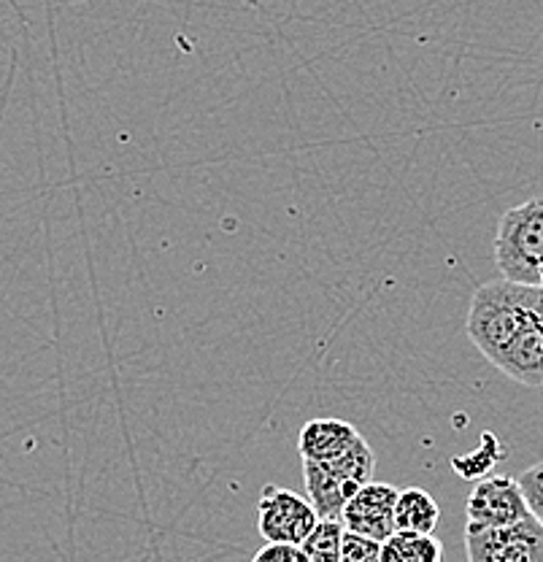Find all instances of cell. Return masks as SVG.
Instances as JSON below:
<instances>
[{
    "label": "cell",
    "mask_w": 543,
    "mask_h": 562,
    "mask_svg": "<svg viewBox=\"0 0 543 562\" xmlns=\"http://www.w3.org/2000/svg\"><path fill=\"white\" fill-rule=\"evenodd\" d=\"M465 330L500 373L522 386H543V286L487 281L473 295Z\"/></svg>",
    "instance_id": "obj_1"
},
{
    "label": "cell",
    "mask_w": 543,
    "mask_h": 562,
    "mask_svg": "<svg viewBox=\"0 0 543 562\" xmlns=\"http://www.w3.org/2000/svg\"><path fill=\"white\" fill-rule=\"evenodd\" d=\"M495 266L508 281L543 286V198L508 209L500 216Z\"/></svg>",
    "instance_id": "obj_2"
},
{
    "label": "cell",
    "mask_w": 543,
    "mask_h": 562,
    "mask_svg": "<svg viewBox=\"0 0 543 562\" xmlns=\"http://www.w3.org/2000/svg\"><path fill=\"white\" fill-rule=\"evenodd\" d=\"M468 562H543V525L530 514L519 522L465 530Z\"/></svg>",
    "instance_id": "obj_3"
},
{
    "label": "cell",
    "mask_w": 543,
    "mask_h": 562,
    "mask_svg": "<svg viewBox=\"0 0 543 562\" xmlns=\"http://www.w3.org/2000/svg\"><path fill=\"white\" fill-rule=\"evenodd\" d=\"M319 517L312 501L297 492L265 484L257 503V530L268 543H303Z\"/></svg>",
    "instance_id": "obj_4"
},
{
    "label": "cell",
    "mask_w": 543,
    "mask_h": 562,
    "mask_svg": "<svg viewBox=\"0 0 543 562\" xmlns=\"http://www.w3.org/2000/svg\"><path fill=\"white\" fill-rule=\"evenodd\" d=\"M530 517V506L519 479L513 476H484L473 484L465 503V530H487L506 527Z\"/></svg>",
    "instance_id": "obj_5"
},
{
    "label": "cell",
    "mask_w": 543,
    "mask_h": 562,
    "mask_svg": "<svg viewBox=\"0 0 543 562\" xmlns=\"http://www.w3.org/2000/svg\"><path fill=\"white\" fill-rule=\"evenodd\" d=\"M398 487H393L387 482H367L365 487L354 492L352 501L343 508V527L384 543L395 532V503H398Z\"/></svg>",
    "instance_id": "obj_6"
},
{
    "label": "cell",
    "mask_w": 543,
    "mask_h": 562,
    "mask_svg": "<svg viewBox=\"0 0 543 562\" xmlns=\"http://www.w3.org/2000/svg\"><path fill=\"white\" fill-rule=\"evenodd\" d=\"M303 482H306V497L312 501L317 517L330 519V522H341L343 508L352 501L358 487H352L347 479L330 471L325 462L312 460H303Z\"/></svg>",
    "instance_id": "obj_7"
},
{
    "label": "cell",
    "mask_w": 543,
    "mask_h": 562,
    "mask_svg": "<svg viewBox=\"0 0 543 562\" xmlns=\"http://www.w3.org/2000/svg\"><path fill=\"white\" fill-rule=\"evenodd\" d=\"M360 438L358 427L343 419H312L301 427L297 436V449L303 460L327 462L336 460L338 454L347 452Z\"/></svg>",
    "instance_id": "obj_8"
},
{
    "label": "cell",
    "mask_w": 543,
    "mask_h": 562,
    "mask_svg": "<svg viewBox=\"0 0 543 562\" xmlns=\"http://www.w3.org/2000/svg\"><path fill=\"white\" fill-rule=\"evenodd\" d=\"M441 522V506L422 487H406L395 503V532H433Z\"/></svg>",
    "instance_id": "obj_9"
},
{
    "label": "cell",
    "mask_w": 543,
    "mask_h": 562,
    "mask_svg": "<svg viewBox=\"0 0 543 562\" xmlns=\"http://www.w3.org/2000/svg\"><path fill=\"white\" fill-rule=\"evenodd\" d=\"M382 562H443V547L433 532H393L382 543Z\"/></svg>",
    "instance_id": "obj_10"
},
{
    "label": "cell",
    "mask_w": 543,
    "mask_h": 562,
    "mask_svg": "<svg viewBox=\"0 0 543 562\" xmlns=\"http://www.w3.org/2000/svg\"><path fill=\"white\" fill-rule=\"evenodd\" d=\"M500 457H504V447H500L498 438L487 430L482 436V447H478L473 454L454 457L452 468L460 473V476L468 479V482H478V479L489 476V471L498 465Z\"/></svg>",
    "instance_id": "obj_11"
},
{
    "label": "cell",
    "mask_w": 543,
    "mask_h": 562,
    "mask_svg": "<svg viewBox=\"0 0 543 562\" xmlns=\"http://www.w3.org/2000/svg\"><path fill=\"white\" fill-rule=\"evenodd\" d=\"M341 538L343 522H330V519H319L312 536L301 543L306 552L308 562H341Z\"/></svg>",
    "instance_id": "obj_12"
},
{
    "label": "cell",
    "mask_w": 543,
    "mask_h": 562,
    "mask_svg": "<svg viewBox=\"0 0 543 562\" xmlns=\"http://www.w3.org/2000/svg\"><path fill=\"white\" fill-rule=\"evenodd\" d=\"M341 562H382V541H373L343 527Z\"/></svg>",
    "instance_id": "obj_13"
},
{
    "label": "cell",
    "mask_w": 543,
    "mask_h": 562,
    "mask_svg": "<svg viewBox=\"0 0 543 562\" xmlns=\"http://www.w3.org/2000/svg\"><path fill=\"white\" fill-rule=\"evenodd\" d=\"M519 484H522L524 501H528L530 514L543 525V462H535L528 471L519 476Z\"/></svg>",
    "instance_id": "obj_14"
},
{
    "label": "cell",
    "mask_w": 543,
    "mask_h": 562,
    "mask_svg": "<svg viewBox=\"0 0 543 562\" xmlns=\"http://www.w3.org/2000/svg\"><path fill=\"white\" fill-rule=\"evenodd\" d=\"M252 562H308L301 543H268L254 554Z\"/></svg>",
    "instance_id": "obj_15"
}]
</instances>
